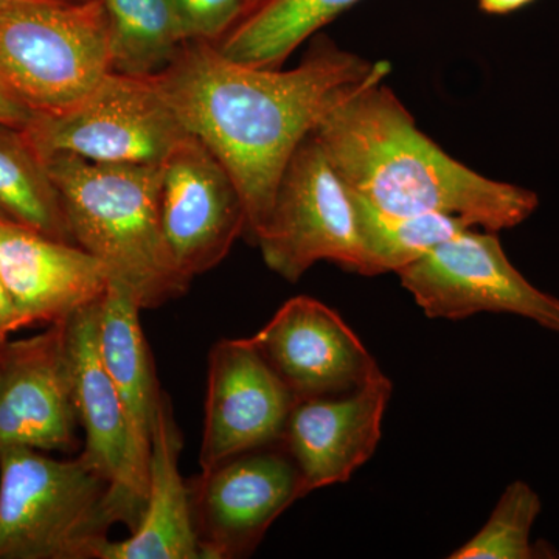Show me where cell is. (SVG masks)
Masks as SVG:
<instances>
[{"mask_svg":"<svg viewBox=\"0 0 559 559\" xmlns=\"http://www.w3.org/2000/svg\"><path fill=\"white\" fill-rule=\"evenodd\" d=\"M389 72V62L322 38L289 70L240 64L215 44L189 43L154 80L183 130L230 173L245 201V235L257 242L300 143L341 98Z\"/></svg>","mask_w":559,"mask_h":559,"instance_id":"6da1fadb","label":"cell"},{"mask_svg":"<svg viewBox=\"0 0 559 559\" xmlns=\"http://www.w3.org/2000/svg\"><path fill=\"white\" fill-rule=\"evenodd\" d=\"M312 135L345 186L381 212L444 213L499 234L539 205L535 191L487 178L441 150L382 80L341 98Z\"/></svg>","mask_w":559,"mask_h":559,"instance_id":"7a4b0ae2","label":"cell"},{"mask_svg":"<svg viewBox=\"0 0 559 559\" xmlns=\"http://www.w3.org/2000/svg\"><path fill=\"white\" fill-rule=\"evenodd\" d=\"M73 241L131 290L142 310L187 293L160 219L162 164H98L73 154L46 157Z\"/></svg>","mask_w":559,"mask_h":559,"instance_id":"3957f363","label":"cell"},{"mask_svg":"<svg viewBox=\"0 0 559 559\" xmlns=\"http://www.w3.org/2000/svg\"><path fill=\"white\" fill-rule=\"evenodd\" d=\"M109 489L80 455L0 448V559H98L116 524Z\"/></svg>","mask_w":559,"mask_h":559,"instance_id":"277c9868","label":"cell"},{"mask_svg":"<svg viewBox=\"0 0 559 559\" xmlns=\"http://www.w3.org/2000/svg\"><path fill=\"white\" fill-rule=\"evenodd\" d=\"M109 72L102 0L0 5V86L33 112L72 108Z\"/></svg>","mask_w":559,"mask_h":559,"instance_id":"5b68a950","label":"cell"},{"mask_svg":"<svg viewBox=\"0 0 559 559\" xmlns=\"http://www.w3.org/2000/svg\"><path fill=\"white\" fill-rule=\"evenodd\" d=\"M22 131L43 159L73 154L98 164H162L189 135L154 76L117 72L72 108L35 114Z\"/></svg>","mask_w":559,"mask_h":559,"instance_id":"8992f818","label":"cell"},{"mask_svg":"<svg viewBox=\"0 0 559 559\" xmlns=\"http://www.w3.org/2000/svg\"><path fill=\"white\" fill-rule=\"evenodd\" d=\"M255 245L267 267L290 283L323 260L362 275L352 191L312 132L283 171Z\"/></svg>","mask_w":559,"mask_h":559,"instance_id":"52a82bcc","label":"cell"},{"mask_svg":"<svg viewBox=\"0 0 559 559\" xmlns=\"http://www.w3.org/2000/svg\"><path fill=\"white\" fill-rule=\"evenodd\" d=\"M396 275L426 318L511 314L559 334L558 297L533 286L513 266L496 231L466 229Z\"/></svg>","mask_w":559,"mask_h":559,"instance_id":"ba28073f","label":"cell"},{"mask_svg":"<svg viewBox=\"0 0 559 559\" xmlns=\"http://www.w3.org/2000/svg\"><path fill=\"white\" fill-rule=\"evenodd\" d=\"M201 559L246 558L304 485L285 440L224 460L189 481Z\"/></svg>","mask_w":559,"mask_h":559,"instance_id":"9c48e42d","label":"cell"},{"mask_svg":"<svg viewBox=\"0 0 559 559\" xmlns=\"http://www.w3.org/2000/svg\"><path fill=\"white\" fill-rule=\"evenodd\" d=\"M160 219L173 259L189 280L218 266L246 234L248 218L237 183L191 134L162 162Z\"/></svg>","mask_w":559,"mask_h":559,"instance_id":"30bf717a","label":"cell"},{"mask_svg":"<svg viewBox=\"0 0 559 559\" xmlns=\"http://www.w3.org/2000/svg\"><path fill=\"white\" fill-rule=\"evenodd\" d=\"M250 341L296 403L344 395L382 373L340 312L308 296L285 301Z\"/></svg>","mask_w":559,"mask_h":559,"instance_id":"8fae6325","label":"cell"},{"mask_svg":"<svg viewBox=\"0 0 559 559\" xmlns=\"http://www.w3.org/2000/svg\"><path fill=\"white\" fill-rule=\"evenodd\" d=\"M296 399L249 340H223L209 356L202 471L275 443Z\"/></svg>","mask_w":559,"mask_h":559,"instance_id":"7c38bea8","label":"cell"},{"mask_svg":"<svg viewBox=\"0 0 559 559\" xmlns=\"http://www.w3.org/2000/svg\"><path fill=\"white\" fill-rule=\"evenodd\" d=\"M64 323L2 345L0 448L49 452L79 447Z\"/></svg>","mask_w":559,"mask_h":559,"instance_id":"4fadbf2b","label":"cell"},{"mask_svg":"<svg viewBox=\"0 0 559 559\" xmlns=\"http://www.w3.org/2000/svg\"><path fill=\"white\" fill-rule=\"evenodd\" d=\"M0 277L24 329L64 322L100 301L112 282L86 249L14 221L0 223Z\"/></svg>","mask_w":559,"mask_h":559,"instance_id":"5bb4252c","label":"cell"},{"mask_svg":"<svg viewBox=\"0 0 559 559\" xmlns=\"http://www.w3.org/2000/svg\"><path fill=\"white\" fill-rule=\"evenodd\" d=\"M392 392L382 371L344 395L296 403L283 440L299 468L305 496L348 481L373 457Z\"/></svg>","mask_w":559,"mask_h":559,"instance_id":"9a60e30c","label":"cell"},{"mask_svg":"<svg viewBox=\"0 0 559 559\" xmlns=\"http://www.w3.org/2000/svg\"><path fill=\"white\" fill-rule=\"evenodd\" d=\"M98 305H90L66 320L73 404L84 430L81 460L109 481L114 521L134 532L140 522L130 487V448L127 418L98 345Z\"/></svg>","mask_w":559,"mask_h":559,"instance_id":"2e32d148","label":"cell"},{"mask_svg":"<svg viewBox=\"0 0 559 559\" xmlns=\"http://www.w3.org/2000/svg\"><path fill=\"white\" fill-rule=\"evenodd\" d=\"M140 311L131 290L116 282H110L98 305V345L127 418L131 496L142 520L154 423L164 392L140 325Z\"/></svg>","mask_w":559,"mask_h":559,"instance_id":"e0dca14e","label":"cell"},{"mask_svg":"<svg viewBox=\"0 0 559 559\" xmlns=\"http://www.w3.org/2000/svg\"><path fill=\"white\" fill-rule=\"evenodd\" d=\"M180 451L182 436L170 399L162 393L142 520L127 539L106 540L98 559H201L191 518L189 484L179 471Z\"/></svg>","mask_w":559,"mask_h":559,"instance_id":"ac0fdd59","label":"cell"},{"mask_svg":"<svg viewBox=\"0 0 559 559\" xmlns=\"http://www.w3.org/2000/svg\"><path fill=\"white\" fill-rule=\"evenodd\" d=\"M360 0H261L218 44L227 60L280 69L293 51Z\"/></svg>","mask_w":559,"mask_h":559,"instance_id":"d6986e66","label":"cell"},{"mask_svg":"<svg viewBox=\"0 0 559 559\" xmlns=\"http://www.w3.org/2000/svg\"><path fill=\"white\" fill-rule=\"evenodd\" d=\"M110 72L156 76L190 43L173 0H102Z\"/></svg>","mask_w":559,"mask_h":559,"instance_id":"ffe728a7","label":"cell"},{"mask_svg":"<svg viewBox=\"0 0 559 559\" xmlns=\"http://www.w3.org/2000/svg\"><path fill=\"white\" fill-rule=\"evenodd\" d=\"M0 209L14 223L73 242L60 193L46 160L22 128L0 123Z\"/></svg>","mask_w":559,"mask_h":559,"instance_id":"44dd1931","label":"cell"},{"mask_svg":"<svg viewBox=\"0 0 559 559\" xmlns=\"http://www.w3.org/2000/svg\"><path fill=\"white\" fill-rule=\"evenodd\" d=\"M352 197L362 248L364 277H374L385 272L396 274L441 242L473 229L469 223L457 216L444 213L392 215L373 207L353 191Z\"/></svg>","mask_w":559,"mask_h":559,"instance_id":"7402d4cb","label":"cell"},{"mask_svg":"<svg viewBox=\"0 0 559 559\" xmlns=\"http://www.w3.org/2000/svg\"><path fill=\"white\" fill-rule=\"evenodd\" d=\"M543 502L525 480H513L489 514L484 527L466 540L450 559H533L539 550L532 544V530Z\"/></svg>","mask_w":559,"mask_h":559,"instance_id":"603a6c76","label":"cell"},{"mask_svg":"<svg viewBox=\"0 0 559 559\" xmlns=\"http://www.w3.org/2000/svg\"><path fill=\"white\" fill-rule=\"evenodd\" d=\"M190 43L218 44L248 13L246 0H173Z\"/></svg>","mask_w":559,"mask_h":559,"instance_id":"cb8c5ba5","label":"cell"},{"mask_svg":"<svg viewBox=\"0 0 559 559\" xmlns=\"http://www.w3.org/2000/svg\"><path fill=\"white\" fill-rule=\"evenodd\" d=\"M35 116L31 108L0 86V123L25 128Z\"/></svg>","mask_w":559,"mask_h":559,"instance_id":"d4e9b609","label":"cell"},{"mask_svg":"<svg viewBox=\"0 0 559 559\" xmlns=\"http://www.w3.org/2000/svg\"><path fill=\"white\" fill-rule=\"evenodd\" d=\"M24 329L21 323L20 314L14 308L13 301L9 296L2 277H0V347L9 342L11 334Z\"/></svg>","mask_w":559,"mask_h":559,"instance_id":"484cf974","label":"cell"},{"mask_svg":"<svg viewBox=\"0 0 559 559\" xmlns=\"http://www.w3.org/2000/svg\"><path fill=\"white\" fill-rule=\"evenodd\" d=\"M535 0H479V9L487 14H503L514 13V11L524 9Z\"/></svg>","mask_w":559,"mask_h":559,"instance_id":"4316f807","label":"cell"},{"mask_svg":"<svg viewBox=\"0 0 559 559\" xmlns=\"http://www.w3.org/2000/svg\"><path fill=\"white\" fill-rule=\"evenodd\" d=\"M21 2H46V0H0V5H10V3Z\"/></svg>","mask_w":559,"mask_h":559,"instance_id":"83f0119b","label":"cell"},{"mask_svg":"<svg viewBox=\"0 0 559 559\" xmlns=\"http://www.w3.org/2000/svg\"><path fill=\"white\" fill-rule=\"evenodd\" d=\"M261 0H246V5H248V11L250 9H253V7L257 5V3H260Z\"/></svg>","mask_w":559,"mask_h":559,"instance_id":"f1b7e54d","label":"cell"},{"mask_svg":"<svg viewBox=\"0 0 559 559\" xmlns=\"http://www.w3.org/2000/svg\"><path fill=\"white\" fill-rule=\"evenodd\" d=\"M2 221H11L9 218V216L5 215V213H3V210L0 209V223H2Z\"/></svg>","mask_w":559,"mask_h":559,"instance_id":"f546056e","label":"cell"},{"mask_svg":"<svg viewBox=\"0 0 559 559\" xmlns=\"http://www.w3.org/2000/svg\"><path fill=\"white\" fill-rule=\"evenodd\" d=\"M0 370H2V347H0Z\"/></svg>","mask_w":559,"mask_h":559,"instance_id":"4dcf8cb0","label":"cell"}]
</instances>
